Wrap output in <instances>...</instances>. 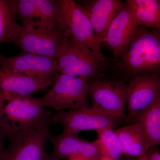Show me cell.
<instances>
[{
  "instance_id": "obj_23",
  "label": "cell",
  "mask_w": 160,
  "mask_h": 160,
  "mask_svg": "<svg viewBox=\"0 0 160 160\" xmlns=\"http://www.w3.org/2000/svg\"><path fill=\"white\" fill-rule=\"evenodd\" d=\"M2 135L0 130V160H4L7 155V148L5 146Z\"/></svg>"
},
{
  "instance_id": "obj_24",
  "label": "cell",
  "mask_w": 160,
  "mask_h": 160,
  "mask_svg": "<svg viewBox=\"0 0 160 160\" xmlns=\"http://www.w3.org/2000/svg\"><path fill=\"white\" fill-rule=\"evenodd\" d=\"M69 160H84L82 158L78 157H72L69 158Z\"/></svg>"
},
{
  "instance_id": "obj_5",
  "label": "cell",
  "mask_w": 160,
  "mask_h": 160,
  "mask_svg": "<svg viewBox=\"0 0 160 160\" xmlns=\"http://www.w3.org/2000/svg\"><path fill=\"white\" fill-rule=\"evenodd\" d=\"M88 79L58 73L51 88L41 98L43 104L57 112L89 106Z\"/></svg>"
},
{
  "instance_id": "obj_25",
  "label": "cell",
  "mask_w": 160,
  "mask_h": 160,
  "mask_svg": "<svg viewBox=\"0 0 160 160\" xmlns=\"http://www.w3.org/2000/svg\"><path fill=\"white\" fill-rule=\"evenodd\" d=\"M96 160H112L111 159H109V158H107L106 157H102L100 158H99L98 159Z\"/></svg>"
},
{
  "instance_id": "obj_13",
  "label": "cell",
  "mask_w": 160,
  "mask_h": 160,
  "mask_svg": "<svg viewBox=\"0 0 160 160\" xmlns=\"http://www.w3.org/2000/svg\"><path fill=\"white\" fill-rule=\"evenodd\" d=\"M79 4L89 18L96 35L102 43L105 41L112 20L125 5L121 0H86Z\"/></svg>"
},
{
  "instance_id": "obj_15",
  "label": "cell",
  "mask_w": 160,
  "mask_h": 160,
  "mask_svg": "<svg viewBox=\"0 0 160 160\" xmlns=\"http://www.w3.org/2000/svg\"><path fill=\"white\" fill-rule=\"evenodd\" d=\"M53 80L36 79L0 67V92L32 95L52 86Z\"/></svg>"
},
{
  "instance_id": "obj_12",
  "label": "cell",
  "mask_w": 160,
  "mask_h": 160,
  "mask_svg": "<svg viewBox=\"0 0 160 160\" xmlns=\"http://www.w3.org/2000/svg\"><path fill=\"white\" fill-rule=\"evenodd\" d=\"M48 140L52 146V160L78 157L84 160H96L102 157L95 142L81 138L78 134L63 131L58 135L49 133Z\"/></svg>"
},
{
  "instance_id": "obj_7",
  "label": "cell",
  "mask_w": 160,
  "mask_h": 160,
  "mask_svg": "<svg viewBox=\"0 0 160 160\" xmlns=\"http://www.w3.org/2000/svg\"><path fill=\"white\" fill-rule=\"evenodd\" d=\"M92 107L121 120L126 118L128 84L123 81H110L102 77L88 79Z\"/></svg>"
},
{
  "instance_id": "obj_22",
  "label": "cell",
  "mask_w": 160,
  "mask_h": 160,
  "mask_svg": "<svg viewBox=\"0 0 160 160\" xmlns=\"http://www.w3.org/2000/svg\"><path fill=\"white\" fill-rule=\"evenodd\" d=\"M144 155L147 160H160L159 151L155 146L149 148Z\"/></svg>"
},
{
  "instance_id": "obj_2",
  "label": "cell",
  "mask_w": 160,
  "mask_h": 160,
  "mask_svg": "<svg viewBox=\"0 0 160 160\" xmlns=\"http://www.w3.org/2000/svg\"><path fill=\"white\" fill-rule=\"evenodd\" d=\"M41 98L0 92V130L3 138L51 118Z\"/></svg>"
},
{
  "instance_id": "obj_19",
  "label": "cell",
  "mask_w": 160,
  "mask_h": 160,
  "mask_svg": "<svg viewBox=\"0 0 160 160\" xmlns=\"http://www.w3.org/2000/svg\"><path fill=\"white\" fill-rule=\"evenodd\" d=\"M95 141L101 156L119 160L123 155L122 145L114 129L107 128L97 132Z\"/></svg>"
},
{
  "instance_id": "obj_11",
  "label": "cell",
  "mask_w": 160,
  "mask_h": 160,
  "mask_svg": "<svg viewBox=\"0 0 160 160\" xmlns=\"http://www.w3.org/2000/svg\"><path fill=\"white\" fill-rule=\"evenodd\" d=\"M65 37L62 31L47 32L22 27L11 43L22 52L39 55L57 60Z\"/></svg>"
},
{
  "instance_id": "obj_8",
  "label": "cell",
  "mask_w": 160,
  "mask_h": 160,
  "mask_svg": "<svg viewBox=\"0 0 160 160\" xmlns=\"http://www.w3.org/2000/svg\"><path fill=\"white\" fill-rule=\"evenodd\" d=\"M121 120L92 106L57 112L52 116L53 125L60 124L63 131L77 134L82 131L113 129Z\"/></svg>"
},
{
  "instance_id": "obj_14",
  "label": "cell",
  "mask_w": 160,
  "mask_h": 160,
  "mask_svg": "<svg viewBox=\"0 0 160 160\" xmlns=\"http://www.w3.org/2000/svg\"><path fill=\"white\" fill-rule=\"evenodd\" d=\"M138 26L125 3L124 8L110 24L104 42L112 51L113 60L117 58Z\"/></svg>"
},
{
  "instance_id": "obj_18",
  "label": "cell",
  "mask_w": 160,
  "mask_h": 160,
  "mask_svg": "<svg viewBox=\"0 0 160 160\" xmlns=\"http://www.w3.org/2000/svg\"><path fill=\"white\" fill-rule=\"evenodd\" d=\"M16 0H0V46L11 43L22 26L17 22Z\"/></svg>"
},
{
  "instance_id": "obj_4",
  "label": "cell",
  "mask_w": 160,
  "mask_h": 160,
  "mask_svg": "<svg viewBox=\"0 0 160 160\" xmlns=\"http://www.w3.org/2000/svg\"><path fill=\"white\" fill-rule=\"evenodd\" d=\"M52 118L37 126L29 127L9 135L7 153L4 160H52L46 150Z\"/></svg>"
},
{
  "instance_id": "obj_26",
  "label": "cell",
  "mask_w": 160,
  "mask_h": 160,
  "mask_svg": "<svg viewBox=\"0 0 160 160\" xmlns=\"http://www.w3.org/2000/svg\"><path fill=\"white\" fill-rule=\"evenodd\" d=\"M137 160H147V159L145 156V155H143L141 157L138 158Z\"/></svg>"
},
{
  "instance_id": "obj_9",
  "label": "cell",
  "mask_w": 160,
  "mask_h": 160,
  "mask_svg": "<svg viewBox=\"0 0 160 160\" xmlns=\"http://www.w3.org/2000/svg\"><path fill=\"white\" fill-rule=\"evenodd\" d=\"M160 99V76L140 75L131 78L127 88L125 120L129 124L141 115Z\"/></svg>"
},
{
  "instance_id": "obj_16",
  "label": "cell",
  "mask_w": 160,
  "mask_h": 160,
  "mask_svg": "<svg viewBox=\"0 0 160 160\" xmlns=\"http://www.w3.org/2000/svg\"><path fill=\"white\" fill-rule=\"evenodd\" d=\"M114 129L122 145L123 155L138 158L151 147L139 122Z\"/></svg>"
},
{
  "instance_id": "obj_3",
  "label": "cell",
  "mask_w": 160,
  "mask_h": 160,
  "mask_svg": "<svg viewBox=\"0 0 160 160\" xmlns=\"http://www.w3.org/2000/svg\"><path fill=\"white\" fill-rule=\"evenodd\" d=\"M60 73L87 79L102 76L108 62L89 48L65 37L57 59Z\"/></svg>"
},
{
  "instance_id": "obj_1",
  "label": "cell",
  "mask_w": 160,
  "mask_h": 160,
  "mask_svg": "<svg viewBox=\"0 0 160 160\" xmlns=\"http://www.w3.org/2000/svg\"><path fill=\"white\" fill-rule=\"evenodd\" d=\"M118 71L131 78L140 75L160 74V31L138 26L114 60Z\"/></svg>"
},
{
  "instance_id": "obj_21",
  "label": "cell",
  "mask_w": 160,
  "mask_h": 160,
  "mask_svg": "<svg viewBox=\"0 0 160 160\" xmlns=\"http://www.w3.org/2000/svg\"><path fill=\"white\" fill-rule=\"evenodd\" d=\"M16 9L22 27L32 29L37 28L38 17L35 0H16Z\"/></svg>"
},
{
  "instance_id": "obj_20",
  "label": "cell",
  "mask_w": 160,
  "mask_h": 160,
  "mask_svg": "<svg viewBox=\"0 0 160 160\" xmlns=\"http://www.w3.org/2000/svg\"><path fill=\"white\" fill-rule=\"evenodd\" d=\"M136 122H139L151 147L160 143V99L144 112Z\"/></svg>"
},
{
  "instance_id": "obj_6",
  "label": "cell",
  "mask_w": 160,
  "mask_h": 160,
  "mask_svg": "<svg viewBox=\"0 0 160 160\" xmlns=\"http://www.w3.org/2000/svg\"><path fill=\"white\" fill-rule=\"evenodd\" d=\"M59 7L65 27L66 37L89 48L102 59L108 62L101 51L100 40L95 33L82 7L71 0H56Z\"/></svg>"
},
{
  "instance_id": "obj_17",
  "label": "cell",
  "mask_w": 160,
  "mask_h": 160,
  "mask_svg": "<svg viewBox=\"0 0 160 160\" xmlns=\"http://www.w3.org/2000/svg\"><path fill=\"white\" fill-rule=\"evenodd\" d=\"M125 2L138 26L160 31V1L126 0Z\"/></svg>"
},
{
  "instance_id": "obj_10",
  "label": "cell",
  "mask_w": 160,
  "mask_h": 160,
  "mask_svg": "<svg viewBox=\"0 0 160 160\" xmlns=\"http://www.w3.org/2000/svg\"><path fill=\"white\" fill-rule=\"evenodd\" d=\"M0 67L41 80L54 79L60 73L56 60L31 53L7 57L0 53Z\"/></svg>"
}]
</instances>
